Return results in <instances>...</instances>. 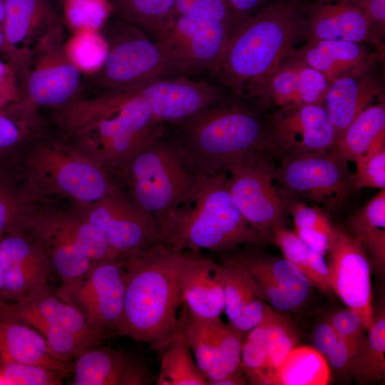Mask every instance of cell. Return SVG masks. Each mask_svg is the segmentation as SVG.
<instances>
[{"instance_id": "1", "label": "cell", "mask_w": 385, "mask_h": 385, "mask_svg": "<svg viewBox=\"0 0 385 385\" xmlns=\"http://www.w3.org/2000/svg\"><path fill=\"white\" fill-rule=\"evenodd\" d=\"M54 111L62 138L114 175L165 125L133 87L75 97Z\"/></svg>"}, {"instance_id": "2", "label": "cell", "mask_w": 385, "mask_h": 385, "mask_svg": "<svg viewBox=\"0 0 385 385\" xmlns=\"http://www.w3.org/2000/svg\"><path fill=\"white\" fill-rule=\"evenodd\" d=\"M185 251L159 243L125 256L126 284L118 335L163 351L177 327L182 304L180 272Z\"/></svg>"}, {"instance_id": "3", "label": "cell", "mask_w": 385, "mask_h": 385, "mask_svg": "<svg viewBox=\"0 0 385 385\" xmlns=\"http://www.w3.org/2000/svg\"><path fill=\"white\" fill-rule=\"evenodd\" d=\"M306 34V7L279 0L237 24L215 75L232 94L244 97L294 51Z\"/></svg>"}, {"instance_id": "4", "label": "cell", "mask_w": 385, "mask_h": 385, "mask_svg": "<svg viewBox=\"0 0 385 385\" xmlns=\"http://www.w3.org/2000/svg\"><path fill=\"white\" fill-rule=\"evenodd\" d=\"M234 96L227 95L183 120L165 125L166 132L204 175L226 171L254 155L268 153L267 122L255 107Z\"/></svg>"}, {"instance_id": "5", "label": "cell", "mask_w": 385, "mask_h": 385, "mask_svg": "<svg viewBox=\"0 0 385 385\" xmlns=\"http://www.w3.org/2000/svg\"><path fill=\"white\" fill-rule=\"evenodd\" d=\"M162 242L179 251L225 252L261 238L235 204L226 171L204 177L192 195L160 226Z\"/></svg>"}, {"instance_id": "6", "label": "cell", "mask_w": 385, "mask_h": 385, "mask_svg": "<svg viewBox=\"0 0 385 385\" xmlns=\"http://www.w3.org/2000/svg\"><path fill=\"white\" fill-rule=\"evenodd\" d=\"M205 176L166 130L116 175L159 230L168 216L192 195Z\"/></svg>"}, {"instance_id": "7", "label": "cell", "mask_w": 385, "mask_h": 385, "mask_svg": "<svg viewBox=\"0 0 385 385\" xmlns=\"http://www.w3.org/2000/svg\"><path fill=\"white\" fill-rule=\"evenodd\" d=\"M26 200L66 198L84 208L121 185L113 174L62 138L37 141L24 164Z\"/></svg>"}, {"instance_id": "8", "label": "cell", "mask_w": 385, "mask_h": 385, "mask_svg": "<svg viewBox=\"0 0 385 385\" xmlns=\"http://www.w3.org/2000/svg\"><path fill=\"white\" fill-rule=\"evenodd\" d=\"M21 227L41 246L62 284L83 275L94 262L122 257L78 210L25 207Z\"/></svg>"}, {"instance_id": "9", "label": "cell", "mask_w": 385, "mask_h": 385, "mask_svg": "<svg viewBox=\"0 0 385 385\" xmlns=\"http://www.w3.org/2000/svg\"><path fill=\"white\" fill-rule=\"evenodd\" d=\"M0 318L22 322L44 339L51 354L71 363L103 339L80 311L52 294L48 287L16 301L0 300Z\"/></svg>"}, {"instance_id": "10", "label": "cell", "mask_w": 385, "mask_h": 385, "mask_svg": "<svg viewBox=\"0 0 385 385\" xmlns=\"http://www.w3.org/2000/svg\"><path fill=\"white\" fill-rule=\"evenodd\" d=\"M63 26L48 33L16 70L17 104L29 111L54 109L66 103L83 88L84 74L64 49Z\"/></svg>"}, {"instance_id": "11", "label": "cell", "mask_w": 385, "mask_h": 385, "mask_svg": "<svg viewBox=\"0 0 385 385\" xmlns=\"http://www.w3.org/2000/svg\"><path fill=\"white\" fill-rule=\"evenodd\" d=\"M110 20L101 32L107 43L105 60L89 76L101 91L135 86L174 72L157 42L130 23L117 17Z\"/></svg>"}, {"instance_id": "12", "label": "cell", "mask_w": 385, "mask_h": 385, "mask_svg": "<svg viewBox=\"0 0 385 385\" xmlns=\"http://www.w3.org/2000/svg\"><path fill=\"white\" fill-rule=\"evenodd\" d=\"M348 162L334 149L281 158L274 168L277 187L284 200L304 197L336 210L354 191Z\"/></svg>"}, {"instance_id": "13", "label": "cell", "mask_w": 385, "mask_h": 385, "mask_svg": "<svg viewBox=\"0 0 385 385\" xmlns=\"http://www.w3.org/2000/svg\"><path fill=\"white\" fill-rule=\"evenodd\" d=\"M122 260L94 262L81 277L62 284L56 295L83 314L103 339L118 334L125 293Z\"/></svg>"}, {"instance_id": "14", "label": "cell", "mask_w": 385, "mask_h": 385, "mask_svg": "<svg viewBox=\"0 0 385 385\" xmlns=\"http://www.w3.org/2000/svg\"><path fill=\"white\" fill-rule=\"evenodd\" d=\"M232 31L219 21L174 14L153 33L174 71L215 73Z\"/></svg>"}, {"instance_id": "15", "label": "cell", "mask_w": 385, "mask_h": 385, "mask_svg": "<svg viewBox=\"0 0 385 385\" xmlns=\"http://www.w3.org/2000/svg\"><path fill=\"white\" fill-rule=\"evenodd\" d=\"M274 166L267 153L254 155L229 166L228 187L247 222L262 242L283 226L285 200L275 185Z\"/></svg>"}, {"instance_id": "16", "label": "cell", "mask_w": 385, "mask_h": 385, "mask_svg": "<svg viewBox=\"0 0 385 385\" xmlns=\"http://www.w3.org/2000/svg\"><path fill=\"white\" fill-rule=\"evenodd\" d=\"M185 332L195 360L207 385H243L247 379L241 366L246 334L220 317H194L183 307Z\"/></svg>"}, {"instance_id": "17", "label": "cell", "mask_w": 385, "mask_h": 385, "mask_svg": "<svg viewBox=\"0 0 385 385\" xmlns=\"http://www.w3.org/2000/svg\"><path fill=\"white\" fill-rule=\"evenodd\" d=\"M78 211L122 258L163 243L157 224L137 206L122 185Z\"/></svg>"}, {"instance_id": "18", "label": "cell", "mask_w": 385, "mask_h": 385, "mask_svg": "<svg viewBox=\"0 0 385 385\" xmlns=\"http://www.w3.org/2000/svg\"><path fill=\"white\" fill-rule=\"evenodd\" d=\"M327 266L332 291L360 317L366 332L374 319L371 264L363 247L349 232L336 227L329 247Z\"/></svg>"}, {"instance_id": "19", "label": "cell", "mask_w": 385, "mask_h": 385, "mask_svg": "<svg viewBox=\"0 0 385 385\" xmlns=\"http://www.w3.org/2000/svg\"><path fill=\"white\" fill-rule=\"evenodd\" d=\"M268 153L280 158L328 151L337 135L323 103L274 110L267 120Z\"/></svg>"}, {"instance_id": "20", "label": "cell", "mask_w": 385, "mask_h": 385, "mask_svg": "<svg viewBox=\"0 0 385 385\" xmlns=\"http://www.w3.org/2000/svg\"><path fill=\"white\" fill-rule=\"evenodd\" d=\"M133 87L164 125L191 117L227 96L225 89L214 83L184 76L156 78Z\"/></svg>"}, {"instance_id": "21", "label": "cell", "mask_w": 385, "mask_h": 385, "mask_svg": "<svg viewBox=\"0 0 385 385\" xmlns=\"http://www.w3.org/2000/svg\"><path fill=\"white\" fill-rule=\"evenodd\" d=\"M329 85L322 73L291 54L242 98L274 110L323 103Z\"/></svg>"}, {"instance_id": "22", "label": "cell", "mask_w": 385, "mask_h": 385, "mask_svg": "<svg viewBox=\"0 0 385 385\" xmlns=\"http://www.w3.org/2000/svg\"><path fill=\"white\" fill-rule=\"evenodd\" d=\"M1 301L11 302L48 287L52 265L38 243L21 227L1 237Z\"/></svg>"}, {"instance_id": "23", "label": "cell", "mask_w": 385, "mask_h": 385, "mask_svg": "<svg viewBox=\"0 0 385 385\" xmlns=\"http://www.w3.org/2000/svg\"><path fill=\"white\" fill-rule=\"evenodd\" d=\"M6 53L15 71L51 31L63 26L51 0H4Z\"/></svg>"}, {"instance_id": "24", "label": "cell", "mask_w": 385, "mask_h": 385, "mask_svg": "<svg viewBox=\"0 0 385 385\" xmlns=\"http://www.w3.org/2000/svg\"><path fill=\"white\" fill-rule=\"evenodd\" d=\"M308 40H339L369 43L384 51L381 36L363 10L349 0L325 1L306 7Z\"/></svg>"}, {"instance_id": "25", "label": "cell", "mask_w": 385, "mask_h": 385, "mask_svg": "<svg viewBox=\"0 0 385 385\" xmlns=\"http://www.w3.org/2000/svg\"><path fill=\"white\" fill-rule=\"evenodd\" d=\"M182 304L190 314L214 319L224 312V283L220 262L200 250H185L180 272Z\"/></svg>"}, {"instance_id": "26", "label": "cell", "mask_w": 385, "mask_h": 385, "mask_svg": "<svg viewBox=\"0 0 385 385\" xmlns=\"http://www.w3.org/2000/svg\"><path fill=\"white\" fill-rule=\"evenodd\" d=\"M152 376L139 359L110 346H92L76 359L73 385H146Z\"/></svg>"}, {"instance_id": "27", "label": "cell", "mask_w": 385, "mask_h": 385, "mask_svg": "<svg viewBox=\"0 0 385 385\" xmlns=\"http://www.w3.org/2000/svg\"><path fill=\"white\" fill-rule=\"evenodd\" d=\"M292 56L322 73L329 82L344 76L370 72L383 52L369 51L364 43L339 40H308Z\"/></svg>"}, {"instance_id": "28", "label": "cell", "mask_w": 385, "mask_h": 385, "mask_svg": "<svg viewBox=\"0 0 385 385\" xmlns=\"http://www.w3.org/2000/svg\"><path fill=\"white\" fill-rule=\"evenodd\" d=\"M382 85L371 71L341 76L329 82L323 104L337 139L366 108L382 100Z\"/></svg>"}, {"instance_id": "29", "label": "cell", "mask_w": 385, "mask_h": 385, "mask_svg": "<svg viewBox=\"0 0 385 385\" xmlns=\"http://www.w3.org/2000/svg\"><path fill=\"white\" fill-rule=\"evenodd\" d=\"M224 283V312L229 323L247 334L270 307L258 295L247 271L233 255L220 262Z\"/></svg>"}, {"instance_id": "30", "label": "cell", "mask_w": 385, "mask_h": 385, "mask_svg": "<svg viewBox=\"0 0 385 385\" xmlns=\"http://www.w3.org/2000/svg\"><path fill=\"white\" fill-rule=\"evenodd\" d=\"M17 362L44 366L65 375L71 363L56 360L50 353L43 337L20 322L0 318V364Z\"/></svg>"}, {"instance_id": "31", "label": "cell", "mask_w": 385, "mask_h": 385, "mask_svg": "<svg viewBox=\"0 0 385 385\" xmlns=\"http://www.w3.org/2000/svg\"><path fill=\"white\" fill-rule=\"evenodd\" d=\"M349 234L359 242L371 265L381 274L385 270V189L380 190L347 222Z\"/></svg>"}, {"instance_id": "32", "label": "cell", "mask_w": 385, "mask_h": 385, "mask_svg": "<svg viewBox=\"0 0 385 385\" xmlns=\"http://www.w3.org/2000/svg\"><path fill=\"white\" fill-rule=\"evenodd\" d=\"M233 255L245 267L267 277L283 289L301 307L312 287L306 275L292 262L266 255L257 249H245Z\"/></svg>"}, {"instance_id": "33", "label": "cell", "mask_w": 385, "mask_h": 385, "mask_svg": "<svg viewBox=\"0 0 385 385\" xmlns=\"http://www.w3.org/2000/svg\"><path fill=\"white\" fill-rule=\"evenodd\" d=\"M157 385H207L187 340L184 315L178 319L175 332L167 347L162 351Z\"/></svg>"}, {"instance_id": "34", "label": "cell", "mask_w": 385, "mask_h": 385, "mask_svg": "<svg viewBox=\"0 0 385 385\" xmlns=\"http://www.w3.org/2000/svg\"><path fill=\"white\" fill-rule=\"evenodd\" d=\"M385 136V104L381 100L360 113L337 139L334 149L347 162H356Z\"/></svg>"}, {"instance_id": "35", "label": "cell", "mask_w": 385, "mask_h": 385, "mask_svg": "<svg viewBox=\"0 0 385 385\" xmlns=\"http://www.w3.org/2000/svg\"><path fill=\"white\" fill-rule=\"evenodd\" d=\"M331 380L325 358L314 346L297 345L285 356L270 385H326Z\"/></svg>"}, {"instance_id": "36", "label": "cell", "mask_w": 385, "mask_h": 385, "mask_svg": "<svg viewBox=\"0 0 385 385\" xmlns=\"http://www.w3.org/2000/svg\"><path fill=\"white\" fill-rule=\"evenodd\" d=\"M270 240L281 250L285 259L294 264L306 275L312 287L327 295L333 292L324 255L312 249L293 231L283 226L276 228Z\"/></svg>"}, {"instance_id": "37", "label": "cell", "mask_w": 385, "mask_h": 385, "mask_svg": "<svg viewBox=\"0 0 385 385\" xmlns=\"http://www.w3.org/2000/svg\"><path fill=\"white\" fill-rule=\"evenodd\" d=\"M349 372L358 384H377L384 379V307L380 309L377 315L374 314L372 326L352 358Z\"/></svg>"}, {"instance_id": "38", "label": "cell", "mask_w": 385, "mask_h": 385, "mask_svg": "<svg viewBox=\"0 0 385 385\" xmlns=\"http://www.w3.org/2000/svg\"><path fill=\"white\" fill-rule=\"evenodd\" d=\"M286 210L293 217L294 232L309 247L324 255L334 235V229L319 207L297 200H285Z\"/></svg>"}, {"instance_id": "39", "label": "cell", "mask_w": 385, "mask_h": 385, "mask_svg": "<svg viewBox=\"0 0 385 385\" xmlns=\"http://www.w3.org/2000/svg\"><path fill=\"white\" fill-rule=\"evenodd\" d=\"M40 128L37 112L14 104L0 108V162L12 155Z\"/></svg>"}, {"instance_id": "40", "label": "cell", "mask_w": 385, "mask_h": 385, "mask_svg": "<svg viewBox=\"0 0 385 385\" xmlns=\"http://www.w3.org/2000/svg\"><path fill=\"white\" fill-rule=\"evenodd\" d=\"M176 0H111L113 14L126 22L145 26L153 32L174 14Z\"/></svg>"}, {"instance_id": "41", "label": "cell", "mask_w": 385, "mask_h": 385, "mask_svg": "<svg viewBox=\"0 0 385 385\" xmlns=\"http://www.w3.org/2000/svg\"><path fill=\"white\" fill-rule=\"evenodd\" d=\"M64 49L68 58L84 75L91 76L105 60L107 43L101 30L81 29L73 31L65 40Z\"/></svg>"}, {"instance_id": "42", "label": "cell", "mask_w": 385, "mask_h": 385, "mask_svg": "<svg viewBox=\"0 0 385 385\" xmlns=\"http://www.w3.org/2000/svg\"><path fill=\"white\" fill-rule=\"evenodd\" d=\"M269 377L267 385L287 354L299 344L297 332L289 318L271 307L266 313Z\"/></svg>"}, {"instance_id": "43", "label": "cell", "mask_w": 385, "mask_h": 385, "mask_svg": "<svg viewBox=\"0 0 385 385\" xmlns=\"http://www.w3.org/2000/svg\"><path fill=\"white\" fill-rule=\"evenodd\" d=\"M266 313L262 320L246 334L242 345L241 366L249 384L267 385L269 377Z\"/></svg>"}, {"instance_id": "44", "label": "cell", "mask_w": 385, "mask_h": 385, "mask_svg": "<svg viewBox=\"0 0 385 385\" xmlns=\"http://www.w3.org/2000/svg\"><path fill=\"white\" fill-rule=\"evenodd\" d=\"M355 163L356 170L352 174L354 191L364 188L385 189V136L377 140Z\"/></svg>"}, {"instance_id": "45", "label": "cell", "mask_w": 385, "mask_h": 385, "mask_svg": "<svg viewBox=\"0 0 385 385\" xmlns=\"http://www.w3.org/2000/svg\"><path fill=\"white\" fill-rule=\"evenodd\" d=\"M65 376L41 366L17 362L0 364V385H58Z\"/></svg>"}, {"instance_id": "46", "label": "cell", "mask_w": 385, "mask_h": 385, "mask_svg": "<svg viewBox=\"0 0 385 385\" xmlns=\"http://www.w3.org/2000/svg\"><path fill=\"white\" fill-rule=\"evenodd\" d=\"M65 19L73 31H100L107 20L106 0H63Z\"/></svg>"}, {"instance_id": "47", "label": "cell", "mask_w": 385, "mask_h": 385, "mask_svg": "<svg viewBox=\"0 0 385 385\" xmlns=\"http://www.w3.org/2000/svg\"><path fill=\"white\" fill-rule=\"evenodd\" d=\"M175 14L219 21L232 29L235 26L228 0H176Z\"/></svg>"}, {"instance_id": "48", "label": "cell", "mask_w": 385, "mask_h": 385, "mask_svg": "<svg viewBox=\"0 0 385 385\" xmlns=\"http://www.w3.org/2000/svg\"><path fill=\"white\" fill-rule=\"evenodd\" d=\"M349 346L354 356L366 332L359 315L350 308L334 311L326 319ZM354 357V356H353Z\"/></svg>"}, {"instance_id": "49", "label": "cell", "mask_w": 385, "mask_h": 385, "mask_svg": "<svg viewBox=\"0 0 385 385\" xmlns=\"http://www.w3.org/2000/svg\"><path fill=\"white\" fill-rule=\"evenodd\" d=\"M24 212V202L0 179V236L21 227Z\"/></svg>"}, {"instance_id": "50", "label": "cell", "mask_w": 385, "mask_h": 385, "mask_svg": "<svg viewBox=\"0 0 385 385\" xmlns=\"http://www.w3.org/2000/svg\"><path fill=\"white\" fill-rule=\"evenodd\" d=\"M19 101V86L11 63L0 59V108H6Z\"/></svg>"}, {"instance_id": "51", "label": "cell", "mask_w": 385, "mask_h": 385, "mask_svg": "<svg viewBox=\"0 0 385 385\" xmlns=\"http://www.w3.org/2000/svg\"><path fill=\"white\" fill-rule=\"evenodd\" d=\"M353 356L348 344L339 337L324 358L330 368L342 374L349 372Z\"/></svg>"}, {"instance_id": "52", "label": "cell", "mask_w": 385, "mask_h": 385, "mask_svg": "<svg viewBox=\"0 0 385 385\" xmlns=\"http://www.w3.org/2000/svg\"><path fill=\"white\" fill-rule=\"evenodd\" d=\"M358 5L382 36L385 27V0H349Z\"/></svg>"}, {"instance_id": "53", "label": "cell", "mask_w": 385, "mask_h": 385, "mask_svg": "<svg viewBox=\"0 0 385 385\" xmlns=\"http://www.w3.org/2000/svg\"><path fill=\"white\" fill-rule=\"evenodd\" d=\"M339 337V336L333 327L325 319L319 323L314 330L312 334L314 347L325 357Z\"/></svg>"}, {"instance_id": "54", "label": "cell", "mask_w": 385, "mask_h": 385, "mask_svg": "<svg viewBox=\"0 0 385 385\" xmlns=\"http://www.w3.org/2000/svg\"><path fill=\"white\" fill-rule=\"evenodd\" d=\"M228 1L232 11L235 26L261 10L260 8L265 0H228Z\"/></svg>"}, {"instance_id": "55", "label": "cell", "mask_w": 385, "mask_h": 385, "mask_svg": "<svg viewBox=\"0 0 385 385\" xmlns=\"http://www.w3.org/2000/svg\"><path fill=\"white\" fill-rule=\"evenodd\" d=\"M6 18V5L4 0H0V26L3 27Z\"/></svg>"}, {"instance_id": "56", "label": "cell", "mask_w": 385, "mask_h": 385, "mask_svg": "<svg viewBox=\"0 0 385 385\" xmlns=\"http://www.w3.org/2000/svg\"><path fill=\"white\" fill-rule=\"evenodd\" d=\"M0 51L6 53V38L3 27L0 26Z\"/></svg>"}, {"instance_id": "57", "label": "cell", "mask_w": 385, "mask_h": 385, "mask_svg": "<svg viewBox=\"0 0 385 385\" xmlns=\"http://www.w3.org/2000/svg\"><path fill=\"white\" fill-rule=\"evenodd\" d=\"M324 1H341V0H324Z\"/></svg>"}, {"instance_id": "58", "label": "cell", "mask_w": 385, "mask_h": 385, "mask_svg": "<svg viewBox=\"0 0 385 385\" xmlns=\"http://www.w3.org/2000/svg\"><path fill=\"white\" fill-rule=\"evenodd\" d=\"M2 236V235H1ZM1 236H0V242H1ZM0 263H1V248H0Z\"/></svg>"}, {"instance_id": "59", "label": "cell", "mask_w": 385, "mask_h": 385, "mask_svg": "<svg viewBox=\"0 0 385 385\" xmlns=\"http://www.w3.org/2000/svg\"><path fill=\"white\" fill-rule=\"evenodd\" d=\"M61 1H62V2L63 1V0H61Z\"/></svg>"}]
</instances>
